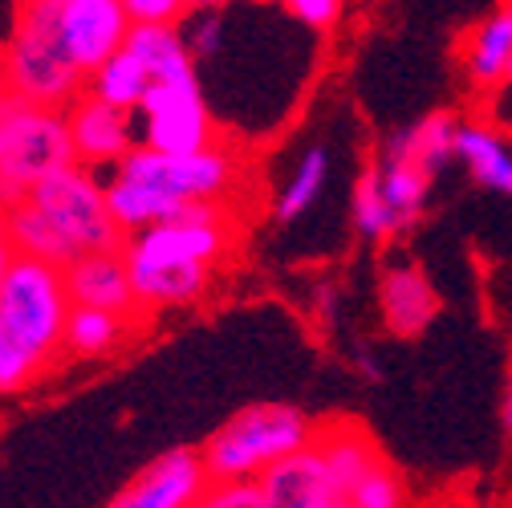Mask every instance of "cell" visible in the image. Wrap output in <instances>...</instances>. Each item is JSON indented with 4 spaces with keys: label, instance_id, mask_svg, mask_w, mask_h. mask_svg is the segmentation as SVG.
Returning <instances> with one entry per match:
<instances>
[{
    "label": "cell",
    "instance_id": "1",
    "mask_svg": "<svg viewBox=\"0 0 512 508\" xmlns=\"http://www.w3.org/2000/svg\"><path fill=\"white\" fill-rule=\"evenodd\" d=\"M70 309L66 269L37 257L13 261L0 281V395L25 391L66 354Z\"/></svg>",
    "mask_w": 512,
    "mask_h": 508
},
{
    "label": "cell",
    "instance_id": "2",
    "mask_svg": "<svg viewBox=\"0 0 512 508\" xmlns=\"http://www.w3.org/2000/svg\"><path fill=\"white\" fill-rule=\"evenodd\" d=\"M0 74L5 90L53 110H70L86 94V74L57 37V0H17L9 41L0 45Z\"/></svg>",
    "mask_w": 512,
    "mask_h": 508
},
{
    "label": "cell",
    "instance_id": "3",
    "mask_svg": "<svg viewBox=\"0 0 512 508\" xmlns=\"http://www.w3.org/2000/svg\"><path fill=\"white\" fill-rule=\"evenodd\" d=\"M78 163L66 110L0 90V212L25 204L33 183Z\"/></svg>",
    "mask_w": 512,
    "mask_h": 508
},
{
    "label": "cell",
    "instance_id": "4",
    "mask_svg": "<svg viewBox=\"0 0 512 508\" xmlns=\"http://www.w3.org/2000/svg\"><path fill=\"white\" fill-rule=\"evenodd\" d=\"M305 443H313V423L297 407L252 403L212 431L200 456L212 480H256Z\"/></svg>",
    "mask_w": 512,
    "mask_h": 508
},
{
    "label": "cell",
    "instance_id": "5",
    "mask_svg": "<svg viewBox=\"0 0 512 508\" xmlns=\"http://www.w3.org/2000/svg\"><path fill=\"white\" fill-rule=\"evenodd\" d=\"M25 200L70 244L74 257L122 248V228L110 216L106 187L94 179V171L86 163H70V167L45 175L41 183H33V192Z\"/></svg>",
    "mask_w": 512,
    "mask_h": 508
},
{
    "label": "cell",
    "instance_id": "6",
    "mask_svg": "<svg viewBox=\"0 0 512 508\" xmlns=\"http://www.w3.org/2000/svg\"><path fill=\"white\" fill-rule=\"evenodd\" d=\"M114 175L143 179L179 204H196V200H224L232 192L236 163L228 151H216V147L191 151V155H163L139 143L114 163Z\"/></svg>",
    "mask_w": 512,
    "mask_h": 508
},
{
    "label": "cell",
    "instance_id": "7",
    "mask_svg": "<svg viewBox=\"0 0 512 508\" xmlns=\"http://www.w3.org/2000/svg\"><path fill=\"white\" fill-rule=\"evenodd\" d=\"M228 224L220 212V200H196L183 216L151 224L135 232V240L122 252L131 261H155V265H216L228 252Z\"/></svg>",
    "mask_w": 512,
    "mask_h": 508
},
{
    "label": "cell",
    "instance_id": "8",
    "mask_svg": "<svg viewBox=\"0 0 512 508\" xmlns=\"http://www.w3.org/2000/svg\"><path fill=\"white\" fill-rule=\"evenodd\" d=\"M139 118H143V147L163 155L208 151L216 135L200 82H151Z\"/></svg>",
    "mask_w": 512,
    "mask_h": 508
},
{
    "label": "cell",
    "instance_id": "9",
    "mask_svg": "<svg viewBox=\"0 0 512 508\" xmlns=\"http://www.w3.org/2000/svg\"><path fill=\"white\" fill-rule=\"evenodd\" d=\"M126 33H131V17L122 0H57L61 49L86 78L126 45Z\"/></svg>",
    "mask_w": 512,
    "mask_h": 508
},
{
    "label": "cell",
    "instance_id": "10",
    "mask_svg": "<svg viewBox=\"0 0 512 508\" xmlns=\"http://www.w3.org/2000/svg\"><path fill=\"white\" fill-rule=\"evenodd\" d=\"M204 456L191 448H171L155 456L135 480H126L110 508H191L208 488Z\"/></svg>",
    "mask_w": 512,
    "mask_h": 508
},
{
    "label": "cell",
    "instance_id": "11",
    "mask_svg": "<svg viewBox=\"0 0 512 508\" xmlns=\"http://www.w3.org/2000/svg\"><path fill=\"white\" fill-rule=\"evenodd\" d=\"M256 480H261L269 508H342L346 504V492L334 484L322 452H317L313 443L277 460Z\"/></svg>",
    "mask_w": 512,
    "mask_h": 508
},
{
    "label": "cell",
    "instance_id": "12",
    "mask_svg": "<svg viewBox=\"0 0 512 508\" xmlns=\"http://www.w3.org/2000/svg\"><path fill=\"white\" fill-rule=\"evenodd\" d=\"M66 285H70V301L74 305L110 309V313H122V317H139L143 313L122 248L82 252V257H74L66 265Z\"/></svg>",
    "mask_w": 512,
    "mask_h": 508
},
{
    "label": "cell",
    "instance_id": "13",
    "mask_svg": "<svg viewBox=\"0 0 512 508\" xmlns=\"http://www.w3.org/2000/svg\"><path fill=\"white\" fill-rule=\"evenodd\" d=\"M70 135H74V155L86 167L98 163H118L135 143V126H131V110H118L94 94H82L70 110Z\"/></svg>",
    "mask_w": 512,
    "mask_h": 508
},
{
    "label": "cell",
    "instance_id": "14",
    "mask_svg": "<svg viewBox=\"0 0 512 508\" xmlns=\"http://www.w3.org/2000/svg\"><path fill=\"white\" fill-rule=\"evenodd\" d=\"M378 305L382 326L395 338H419L439 313V297L419 265H391L378 281Z\"/></svg>",
    "mask_w": 512,
    "mask_h": 508
},
{
    "label": "cell",
    "instance_id": "15",
    "mask_svg": "<svg viewBox=\"0 0 512 508\" xmlns=\"http://www.w3.org/2000/svg\"><path fill=\"white\" fill-rule=\"evenodd\" d=\"M131 285L139 297V309H171V305H191L200 301L212 285L208 265H155V261H131Z\"/></svg>",
    "mask_w": 512,
    "mask_h": 508
},
{
    "label": "cell",
    "instance_id": "16",
    "mask_svg": "<svg viewBox=\"0 0 512 508\" xmlns=\"http://www.w3.org/2000/svg\"><path fill=\"white\" fill-rule=\"evenodd\" d=\"M106 204H110V216L122 232H143L151 224L183 216V208H187V204L171 200L167 192H159V187H151L143 179H131V175H114L106 183Z\"/></svg>",
    "mask_w": 512,
    "mask_h": 508
},
{
    "label": "cell",
    "instance_id": "17",
    "mask_svg": "<svg viewBox=\"0 0 512 508\" xmlns=\"http://www.w3.org/2000/svg\"><path fill=\"white\" fill-rule=\"evenodd\" d=\"M122 49H131L155 82H196V57L175 25H131Z\"/></svg>",
    "mask_w": 512,
    "mask_h": 508
},
{
    "label": "cell",
    "instance_id": "18",
    "mask_svg": "<svg viewBox=\"0 0 512 508\" xmlns=\"http://www.w3.org/2000/svg\"><path fill=\"white\" fill-rule=\"evenodd\" d=\"M464 66L476 86H504L512 66V17L500 9L480 21L464 45Z\"/></svg>",
    "mask_w": 512,
    "mask_h": 508
},
{
    "label": "cell",
    "instance_id": "19",
    "mask_svg": "<svg viewBox=\"0 0 512 508\" xmlns=\"http://www.w3.org/2000/svg\"><path fill=\"white\" fill-rule=\"evenodd\" d=\"M378 175H382V192H387L395 216H399V228L415 224L423 204H427V187H431V171L419 167L395 139L387 143V151H382L378 159Z\"/></svg>",
    "mask_w": 512,
    "mask_h": 508
},
{
    "label": "cell",
    "instance_id": "20",
    "mask_svg": "<svg viewBox=\"0 0 512 508\" xmlns=\"http://www.w3.org/2000/svg\"><path fill=\"white\" fill-rule=\"evenodd\" d=\"M313 448L322 452V460H326L334 484H338L346 496H350V488L358 484V476H362L370 464L382 460L378 448H374V439H370L366 431H358V427H346V423L317 431V435H313Z\"/></svg>",
    "mask_w": 512,
    "mask_h": 508
},
{
    "label": "cell",
    "instance_id": "21",
    "mask_svg": "<svg viewBox=\"0 0 512 508\" xmlns=\"http://www.w3.org/2000/svg\"><path fill=\"white\" fill-rule=\"evenodd\" d=\"M131 326H135V317L74 305L70 317H66V354L70 358H102V354H110L126 342Z\"/></svg>",
    "mask_w": 512,
    "mask_h": 508
},
{
    "label": "cell",
    "instance_id": "22",
    "mask_svg": "<svg viewBox=\"0 0 512 508\" xmlns=\"http://www.w3.org/2000/svg\"><path fill=\"white\" fill-rule=\"evenodd\" d=\"M456 155L468 163L472 179L492 187V192L512 196V151L492 126H460L456 131Z\"/></svg>",
    "mask_w": 512,
    "mask_h": 508
},
{
    "label": "cell",
    "instance_id": "23",
    "mask_svg": "<svg viewBox=\"0 0 512 508\" xmlns=\"http://www.w3.org/2000/svg\"><path fill=\"white\" fill-rule=\"evenodd\" d=\"M151 70L143 66V61L131 53V49H118L110 61H102V66L86 78V94L118 106V110H139L147 90H151Z\"/></svg>",
    "mask_w": 512,
    "mask_h": 508
},
{
    "label": "cell",
    "instance_id": "24",
    "mask_svg": "<svg viewBox=\"0 0 512 508\" xmlns=\"http://www.w3.org/2000/svg\"><path fill=\"white\" fill-rule=\"evenodd\" d=\"M326 179H330V151H326L322 143H313V147H309V151L297 159V167H293L289 183L281 187V196H277L273 216H277L281 224L301 220L309 208H317V200H322V192H326Z\"/></svg>",
    "mask_w": 512,
    "mask_h": 508
},
{
    "label": "cell",
    "instance_id": "25",
    "mask_svg": "<svg viewBox=\"0 0 512 508\" xmlns=\"http://www.w3.org/2000/svg\"><path fill=\"white\" fill-rule=\"evenodd\" d=\"M5 216H9V232H13V240H17L21 257H37V261H49V265H61V269L74 261L70 244L49 228V220H45L29 200L17 204V208H9Z\"/></svg>",
    "mask_w": 512,
    "mask_h": 508
},
{
    "label": "cell",
    "instance_id": "26",
    "mask_svg": "<svg viewBox=\"0 0 512 508\" xmlns=\"http://www.w3.org/2000/svg\"><path fill=\"white\" fill-rule=\"evenodd\" d=\"M456 131L460 126L447 118V114H427L423 122H415V126H407V131H399L395 135V143L419 163V167H427L431 175L456 155Z\"/></svg>",
    "mask_w": 512,
    "mask_h": 508
},
{
    "label": "cell",
    "instance_id": "27",
    "mask_svg": "<svg viewBox=\"0 0 512 508\" xmlns=\"http://www.w3.org/2000/svg\"><path fill=\"white\" fill-rule=\"evenodd\" d=\"M354 224L362 236L378 240V236H391L399 228V216L387 200V192H382V175H378V163H370L358 183H354Z\"/></svg>",
    "mask_w": 512,
    "mask_h": 508
},
{
    "label": "cell",
    "instance_id": "28",
    "mask_svg": "<svg viewBox=\"0 0 512 508\" xmlns=\"http://www.w3.org/2000/svg\"><path fill=\"white\" fill-rule=\"evenodd\" d=\"M403 500H407L403 480L387 460L370 464L358 476V484L350 488V496H346V504H354V508H403Z\"/></svg>",
    "mask_w": 512,
    "mask_h": 508
},
{
    "label": "cell",
    "instance_id": "29",
    "mask_svg": "<svg viewBox=\"0 0 512 508\" xmlns=\"http://www.w3.org/2000/svg\"><path fill=\"white\" fill-rule=\"evenodd\" d=\"M191 508H269L261 480H208Z\"/></svg>",
    "mask_w": 512,
    "mask_h": 508
},
{
    "label": "cell",
    "instance_id": "30",
    "mask_svg": "<svg viewBox=\"0 0 512 508\" xmlns=\"http://www.w3.org/2000/svg\"><path fill=\"white\" fill-rule=\"evenodd\" d=\"M131 25H179V17L191 9V0H122Z\"/></svg>",
    "mask_w": 512,
    "mask_h": 508
},
{
    "label": "cell",
    "instance_id": "31",
    "mask_svg": "<svg viewBox=\"0 0 512 508\" xmlns=\"http://www.w3.org/2000/svg\"><path fill=\"white\" fill-rule=\"evenodd\" d=\"M183 45H187V53H191V57H216V53H220V45H224V21H220L216 13L196 17V21L187 25Z\"/></svg>",
    "mask_w": 512,
    "mask_h": 508
},
{
    "label": "cell",
    "instance_id": "32",
    "mask_svg": "<svg viewBox=\"0 0 512 508\" xmlns=\"http://www.w3.org/2000/svg\"><path fill=\"white\" fill-rule=\"evenodd\" d=\"M281 5L309 29H330L342 13V0H281Z\"/></svg>",
    "mask_w": 512,
    "mask_h": 508
},
{
    "label": "cell",
    "instance_id": "33",
    "mask_svg": "<svg viewBox=\"0 0 512 508\" xmlns=\"http://www.w3.org/2000/svg\"><path fill=\"white\" fill-rule=\"evenodd\" d=\"M17 257H21V252H17V240H13V232H9V216L0 212V281L9 277V269H13Z\"/></svg>",
    "mask_w": 512,
    "mask_h": 508
},
{
    "label": "cell",
    "instance_id": "34",
    "mask_svg": "<svg viewBox=\"0 0 512 508\" xmlns=\"http://www.w3.org/2000/svg\"><path fill=\"white\" fill-rule=\"evenodd\" d=\"M358 370H362L366 378H378V362H374L370 354H358Z\"/></svg>",
    "mask_w": 512,
    "mask_h": 508
},
{
    "label": "cell",
    "instance_id": "35",
    "mask_svg": "<svg viewBox=\"0 0 512 508\" xmlns=\"http://www.w3.org/2000/svg\"><path fill=\"white\" fill-rule=\"evenodd\" d=\"M504 427L512 431V374H508V395H504Z\"/></svg>",
    "mask_w": 512,
    "mask_h": 508
},
{
    "label": "cell",
    "instance_id": "36",
    "mask_svg": "<svg viewBox=\"0 0 512 508\" xmlns=\"http://www.w3.org/2000/svg\"><path fill=\"white\" fill-rule=\"evenodd\" d=\"M224 0H191V9H220Z\"/></svg>",
    "mask_w": 512,
    "mask_h": 508
},
{
    "label": "cell",
    "instance_id": "37",
    "mask_svg": "<svg viewBox=\"0 0 512 508\" xmlns=\"http://www.w3.org/2000/svg\"><path fill=\"white\" fill-rule=\"evenodd\" d=\"M504 13H508V17H512V0H504Z\"/></svg>",
    "mask_w": 512,
    "mask_h": 508
},
{
    "label": "cell",
    "instance_id": "38",
    "mask_svg": "<svg viewBox=\"0 0 512 508\" xmlns=\"http://www.w3.org/2000/svg\"><path fill=\"white\" fill-rule=\"evenodd\" d=\"M0 90H5V74H0Z\"/></svg>",
    "mask_w": 512,
    "mask_h": 508
},
{
    "label": "cell",
    "instance_id": "39",
    "mask_svg": "<svg viewBox=\"0 0 512 508\" xmlns=\"http://www.w3.org/2000/svg\"><path fill=\"white\" fill-rule=\"evenodd\" d=\"M508 82H512V66H508Z\"/></svg>",
    "mask_w": 512,
    "mask_h": 508
},
{
    "label": "cell",
    "instance_id": "40",
    "mask_svg": "<svg viewBox=\"0 0 512 508\" xmlns=\"http://www.w3.org/2000/svg\"><path fill=\"white\" fill-rule=\"evenodd\" d=\"M342 508H354V504H342Z\"/></svg>",
    "mask_w": 512,
    "mask_h": 508
}]
</instances>
